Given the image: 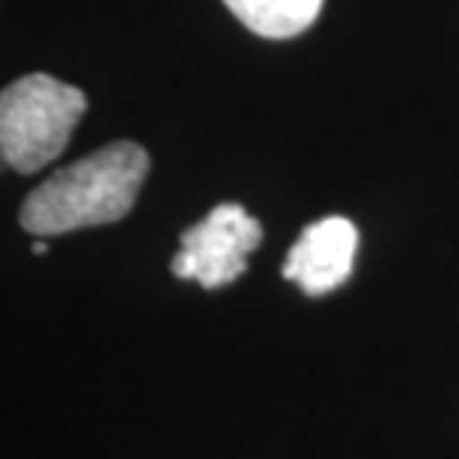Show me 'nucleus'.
Here are the masks:
<instances>
[{
	"label": "nucleus",
	"instance_id": "5",
	"mask_svg": "<svg viewBox=\"0 0 459 459\" xmlns=\"http://www.w3.org/2000/svg\"><path fill=\"white\" fill-rule=\"evenodd\" d=\"M325 0H224V6L247 30L263 39H292L305 33Z\"/></svg>",
	"mask_w": 459,
	"mask_h": 459
},
{
	"label": "nucleus",
	"instance_id": "2",
	"mask_svg": "<svg viewBox=\"0 0 459 459\" xmlns=\"http://www.w3.org/2000/svg\"><path fill=\"white\" fill-rule=\"evenodd\" d=\"M87 111L78 87L36 72L18 78L0 96V152L18 173H36L66 150L72 128Z\"/></svg>",
	"mask_w": 459,
	"mask_h": 459
},
{
	"label": "nucleus",
	"instance_id": "3",
	"mask_svg": "<svg viewBox=\"0 0 459 459\" xmlns=\"http://www.w3.org/2000/svg\"><path fill=\"white\" fill-rule=\"evenodd\" d=\"M260 242V221L238 204H221L179 236V254L173 256L170 272L179 281H197L204 290L227 287L247 269V256Z\"/></svg>",
	"mask_w": 459,
	"mask_h": 459
},
{
	"label": "nucleus",
	"instance_id": "4",
	"mask_svg": "<svg viewBox=\"0 0 459 459\" xmlns=\"http://www.w3.org/2000/svg\"><path fill=\"white\" fill-rule=\"evenodd\" d=\"M358 251V230L343 215H328L307 224L290 247L281 274L307 296H325L352 274Z\"/></svg>",
	"mask_w": 459,
	"mask_h": 459
},
{
	"label": "nucleus",
	"instance_id": "6",
	"mask_svg": "<svg viewBox=\"0 0 459 459\" xmlns=\"http://www.w3.org/2000/svg\"><path fill=\"white\" fill-rule=\"evenodd\" d=\"M45 251H48V245H45V242H33V254H45Z\"/></svg>",
	"mask_w": 459,
	"mask_h": 459
},
{
	"label": "nucleus",
	"instance_id": "1",
	"mask_svg": "<svg viewBox=\"0 0 459 459\" xmlns=\"http://www.w3.org/2000/svg\"><path fill=\"white\" fill-rule=\"evenodd\" d=\"M150 173L141 143L117 141L51 173L27 195L22 227L33 236H60L81 227L114 224L132 212L137 191Z\"/></svg>",
	"mask_w": 459,
	"mask_h": 459
}]
</instances>
